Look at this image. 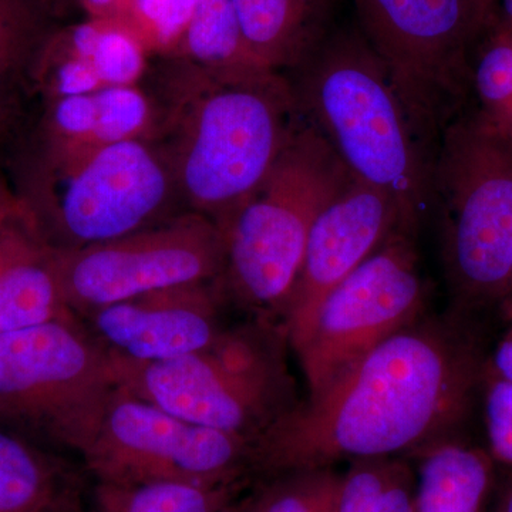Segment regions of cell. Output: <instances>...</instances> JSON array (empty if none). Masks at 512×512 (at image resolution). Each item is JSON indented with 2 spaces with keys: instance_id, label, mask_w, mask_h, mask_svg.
<instances>
[{
  "instance_id": "28",
  "label": "cell",
  "mask_w": 512,
  "mask_h": 512,
  "mask_svg": "<svg viewBox=\"0 0 512 512\" xmlns=\"http://www.w3.org/2000/svg\"><path fill=\"white\" fill-rule=\"evenodd\" d=\"M32 36L33 15L25 0H0V56L22 59Z\"/></svg>"
},
{
  "instance_id": "8",
  "label": "cell",
  "mask_w": 512,
  "mask_h": 512,
  "mask_svg": "<svg viewBox=\"0 0 512 512\" xmlns=\"http://www.w3.org/2000/svg\"><path fill=\"white\" fill-rule=\"evenodd\" d=\"M35 194L60 249L151 227L177 197L163 148L151 140L99 147L45 146Z\"/></svg>"
},
{
  "instance_id": "2",
  "label": "cell",
  "mask_w": 512,
  "mask_h": 512,
  "mask_svg": "<svg viewBox=\"0 0 512 512\" xmlns=\"http://www.w3.org/2000/svg\"><path fill=\"white\" fill-rule=\"evenodd\" d=\"M171 143L163 148L178 197L225 232L303 119L284 74L217 76L185 63Z\"/></svg>"
},
{
  "instance_id": "36",
  "label": "cell",
  "mask_w": 512,
  "mask_h": 512,
  "mask_svg": "<svg viewBox=\"0 0 512 512\" xmlns=\"http://www.w3.org/2000/svg\"><path fill=\"white\" fill-rule=\"evenodd\" d=\"M217 512H239L238 507H234V505H225L224 508L218 510Z\"/></svg>"
},
{
  "instance_id": "33",
  "label": "cell",
  "mask_w": 512,
  "mask_h": 512,
  "mask_svg": "<svg viewBox=\"0 0 512 512\" xmlns=\"http://www.w3.org/2000/svg\"><path fill=\"white\" fill-rule=\"evenodd\" d=\"M494 28L512 32V0H500L498 3L497 22Z\"/></svg>"
},
{
  "instance_id": "25",
  "label": "cell",
  "mask_w": 512,
  "mask_h": 512,
  "mask_svg": "<svg viewBox=\"0 0 512 512\" xmlns=\"http://www.w3.org/2000/svg\"><path fill=\"white\" fill-rule=\"evenodd\" d=\"M478 116L512 141V32L493 28L473 72Z\"/></svg>"
},
{
  "instance_id": "34",
  "label": "cell",
  "mask_w": 512,
  "mask_h": 512,
  "mask_svg": "<svg viewBox=\"0 0 512 512\" xmlns=\"http://www.w3.org/2000/svg\"><path fill=\"white\" fill-rule=\"evenodd\" d=\"M18 62L19 60L10 59V57L0 56V79H2V77H5L6 74L10 72V69H12V67H15V64Z\"/></svg>"
},
{
  "instance_id": "13",
  "label": "cell",
  "mask_w": 512,
  "mask_h": 512,
  "mask_svg": "<svg viewBox=\"0 0 512 512\" xmlns=\"http://www.w3.org/2000/svg\"><path fill=\"white\" fill-rule=\"evenodd\" d=\"M400 229L410 232L396 201L356 180L320 212L284 311V332L296 353L311 338L326 296Z\"/></svg>"
},
{
  "instance_id": "23",
  "label": "cell",
  "mask_w": 512,
  "mask_h": 512,
  "mask_svg": "<svg viewBox=\"0 0 512 512\" xmlns=\"http://www.w3.org/2000/svg\"><path fill=\"white\" fill-rule=\"evenodd\" d=\"M416 476L397 457L350 461L342 474L335 512H413Z\"/></svg>"
},
{
  "instance_id": "30",
  "label": "cell",
  "mask_w": 512,
  "mask_h": 512,
  "mask_svg": "<svg viewBox=\"0 0 512 512\" xmlns=\"http://www.w3.org/2000/svg\"><path fill=\"white\" fill-rule=\"evenodd\" d=\"M505 312L511 319V328L495 349L494 376L512 382V303H504Z\"/></svg>"
},
{
  "instance_id": "1",
  "label": "cell",
  "mask_w": 512,
  "mask_h": 512,
  "mask_svg": "<svg viewBox=\"0 0 512 512\" xmlns=\"http://www.w3.org/2000/svg\"><path fill=\"white\" fill-rule=\"evenodd\" d=\"M478 370L466 336L416 320L276 421L256 440L251 468L271 477L423 450L464 416Z\"/></svg>"
},
{
  "instance_id": "11",
  "label": "cell",
  "mask_w": 512,
  "mask_h": 512,
  "mask_svg": "<svg viewBox=\"0 0 512 512\" xmlns=\"http://www.w3.org/2000/svg\"><path fill=\"white\" fill-rule=\"evenodd\" d=\"M255 441L210 429L117 389L82 454L100 483H241Z\"/></svg>"
},
{
  "instance_id": "37",
  "label": "cell",
  "mask_w": 512,
  "mask_h": 512,
  "mask_svg": "<svg viewBox=\"0 0 512 512\" xmlns=\"http://www.w3.org/2000/svg\"><path fill=\"white\" fill-rule=\"evenodd\" d=\"M504 303H512V278H511L510 293H508V298L505 299ZM504 303H503V305H504Z\"/></svg>"
},
{
  "instance_id": "26",
  "label": "cell",
  "mask_w": 512,
  "mask_h": 512,
  "mask_svg": "<svg viewBox=\"0 0 512 512\" xmlns=\"http://www.w3.org/2000/svg\"><path fill=\"white\" fill-rule=\"evenodd\" d=\"M195 0H120L114 19L146 50L177 53L190 26Z\"/></svg>"
},
{
  "instance_id": "5",
  "label": "cell",
  "mask_w": 512,
  "mask_h": 512,
  "mask_svg": "<svg viewBox=\"0 0 512 512\" xmlns=\"http://www.w3.org/2000/svg\"><path fill=\"white\" fill-rule=\"evenodd\" d=\"M353 180L303 117L271 173L225 229L224 275L241 301L285 311L316 218Z\"/></svg>"
},
{
  "instance_id": "4",
  "label": "cell",
  "mask_w": 512,
  "mask_h": 512,
  "mask_svg": "<svg viewBox=\"0 0 512 512\" xmlns=\"http://www.w3.org/2000/svg\"><path fill=\"white\" fill-rule=\"evenodd\" d=\"M107 353L123 392L255 443L298 404L281 340L264 326L222 330L207 348L161 362Z\"/></svg>"
},
{
  "instance_id": "12",
  "label": "cell",
  "mask_w": 512,
  "mask_h": 512,
  "mask_svg": "<svg viewBox=\"0 0 512 512\" xmlns=\"http://www.w3.org/2000/svg\"><path fill=\"white\" fill-rule=\"evenodd\" d=\"M426 284L410 232L396 231L343 279L320 306L298 352L311 396L369 350L419 320Z\"/></svg>"
},
{
  "instance_id": "27",
  "label": "cell",
  "mask_w": 512,
  "mask_h": 512,
  "mask_svg": "<svg viewBox=\"0 0 512 512\" xmlns=\"http://www.w3.org/2000/svg\"><path fill=\"white\" fill-rule=\"evenodd\" d=\"M485 426L491 458L512 468V382L494 376L488 383Z\"/></svg>"
},
{
  "instance_id": "29",
  "label": "cell",
  "mask_w": 512,
  "mask_h": 512,
  "mask_svg": "<svg viewBox=\"0 0 512 512\" xmlns=\"http://www.w3.org/2000/svg\"><path fill=\"white\" fill-rule=\"evenodd\" d=\"M466 2L474 37L485 29L494 28L500 0H466Z\"/></svg>"
},
{
  "instance_id": "22",
  "label": "cell",
  "mask_w": 512,
  "mask_h": 512,
  "mask_svg": "<svg viewBox=\"0 0 512 512\" xmlns=\"http://www.w3.org/2000/svg\"><path fill=\"white\" fill-rule=\"evenodd\" d=\"M241 483L198 485L157 483H100L96 512H217L229 504Z\"/></svg>"
},
{
  "instance_id": "21",
  "label": "cell",
  "mask_w": 512,
  "mask_h": 512,
  "mask_svg": "<svg viewBox=\"0 0 512 512\" xmlns=\"http://www.w3.org/2000/svg\"><path fill=\"white\" fill-rule=\"evenodd\" d=\"M50 45L83 60L104 89L136 86L146 69V47L114 18H90L64 30Z\"/></svg>"
},
{
  "instance_id": "31",
  "label": "cell",
  "mask_w": 512,
  "mask_h": 512,
  "mask_svg": "<svg viewBox=\"0 0 512 512\" xmlns=\"http://www.w3.org/2000/svg\"><path fill=\"white\" fill-rule=\"evenodd\" d=\"M23 215H30L28 205L0 183V225Z\"/></svg>"
},
{
  "instance_id": "20",
  "label": "cell",
  "mask_w": 512,
  "mask_h": 512,
  "mask_svg": "<svg viewBox=\"0 0 512 512\" xmlns=\"http://www.w3.org/2000/svg\"><path fill=\"white\" fill-rule=\"evenodd\" d=\"M70 507L62 470L28 441L0 429V512Z\"/></svg>"
},
{
  "instance_id": "9",
  "label": "cell",
  "mask_w": 512,
  "mask_h": 512,
  "mask_svg": "<svg viewBox=\"0 0 512 512\" xmlns=\"http://www.w3.org/2000/svg\"><path fill=\"white\" fill-rule=\"evenodd\" d=\"M366 42L382 60L414 131L434 158L473 80L466 0H353Z\"/></svg>"
},
{
  "instance_id": "17",
  "label": "cell",
  "mask_w": 512,
  "mask_h": 512,
  "mask_svg": "<svg viewBox=\"0 0 512 512\" xmlns=\"http://www.w3.org/2000/svg\"><path fill=\"white\" fill-rule=\"evenodd\" d=\"M417 453L413 512H484L494 483L487 451L443 439Z\"/></svg>"
},
{
  "instance_id": "38",
  "label": "cell",
  "mask_w": 512,
  "mask_h": 512,
  "mask_svg": "<svg viewBox=\"0 0 512 512\" xmlns=\"http://www.w3.org/2000/svg\"><path fill=\"white\" fill-rule=\"evenodd\" d=\"M53 512H70V507L62 508V510H57V511H53Z\"/></svg>"
},
{
  "instance_id": "6",
  "label": "cell",
  "mask_w": 512,
  "mask_h": 512,
  "mask_svg": "<svg viewBox=\"0 0 512 512\" xmlns=\"http://www.w3.org/2000/svg\"><path fill=\"white\" fill-rule=\"evenodd\" d=\"M433 192L454 291L470 305L504 303L512 278L510 138L478 114L451 121L434 154Z\"/></svg>"
},
{
  "instance_id": "19",
  "label": "cell",
  "mask_w": 512,
  "mask_h": 512,
  "mask_svg": "<svg viewBox=\"0 0 512 512\" xmlns=\"http://www.w3.org/2000/svg\"><path fill=\"white\" fill-rule=\"evenodd\" d=\"M177 53L187 63L217 76L247 77L271 72L248 53L235 0H195L190 26Z\"/></svg>"
},
{
  "instance_id": "3",
  "label": "cell",
  "mask_w": 512,
  "mask_h": 512,
  "mask_svg": "<svg viewBox=\"0 0 512 512\" xmlns=\"http://www.w3.org/2000/svg\"><path fill=\"white\" fill-rule=\"evenodd\" d=\"M292 73L302 116L350 175L392 197L407 229L416 231L434 200L433 157L362 33H329Z\"/></svg>"
},
{
  "instance_id": "18",
  "label": "cell",
  "mask_w": 512,
  "mask_h": 512,
  "mask_svg": "<svg viewBox=\"0 0 512 512\" xmlns=\"http://www.w3.org/2000/svg\"><path fill=\"white\" fill-rule=\"evenodd\" d=\"M153 107L136 86L107 87L70 97L64 106V127L82 147L151 140L156 128Z\"/></svg>"
},
{
  "instance_id": "7",
  "label": "cell",
  "mask_w": 512,
  "mask_h": 512,
  "mask_svg": "<svg viewBox=\"0 0 512 512\" xmlns=\"http://www.w3.org/2000/svg\"><path fill=\"white\" fill-rule=\"evenodd\" d=\"M117 389L109 353L73 316L0 335V420L83 454Z\"/></svg>"
},
{
  "instance_id": "32",
  "label": "cell",
  "mask_w": 512,
  "mask_h": 512,
  "mask_svg": "<svg viewBox=\"0 0 512 512\" xmlns=\"http://www.w3.org/2000/svg\"><path fill=\"white\" fill-rule=\"evenodd\" d=\"M90 18H113L120 0H79Z\"/></svg>"
},
{
  "instance_id": "24",
  "label": "cell",
  "mask_w": 512,
  "mask_h": 512,
  "mask_svg": "<svg viewBox=\"0 0 512 512\" xmlns=\"http://www.w3.org/2000/svg\"><path fill=\"white\" fill-rule=\"evenodd\" d=\"M342 474L333 467L305 468L269 477L239 512H335Z\"/></svg>"
},
{
  "instance_id": "16",
  "label": "cell",
  "mask_w": 512,
  "mask_h": 512,
  "mask_svg": "<svg viewBox=\"0 0 512 512\" xmlns=\"http://www.w3.org/2000/svg\"><path fill=\"white\" fill-rule=\"evenodd\" d=\"M249 55L271 72L298 69L329 35L335 0H235Z\"/></svg>"
},
{
  "instance_id": "35",
  "label": "cell",
  "mask_w": 512,
  "mask_h": 512,
  "mask_svg": "<svg viewBox=\"0 0 512 512\" xmlns=\"http://www.w3.org/2000/svg\"><path fill=\"white\" fill-rule=\"evenodd\" d=\"M501 512H512V485L510 490L507 491V495H505L503 511Z\"/></svg>"
},
{
  "instance_id": "10",
  "label": "cell",
  "mask_w": 512,
  "mask_h": 512,
  "mask_svg": "<svg viewBox=\"0 0 512 512\" xmlns=\"http://www.w3.org/2000/svg\"><path fill=\"white\" fill-rule=\"evenodd\" d=\"M56 261L67 308L89 315L146 293L214 281L225 274L227 238L210 218L190 212L111 241L56 248Z\"/></svg>"
},
{
  "instance_id": "15",
  "label": "cell",
  "mask_w": 512,
  "mask_h": 512,
  "mask_svg": "<svg viewBox=\"0 0 512 512\" xmlns=\"http://www.w3.org/2000/svg\"><path fill=\"white\" fill-rule=\"evenodd\" d=\"M64 302L56 248L32 215L0 225V335L72 318Z\"/></svg>"
},
{
  "instance_id": "14",
  "label": "cell",
  "mask_w": 512,
  "mask_h": 512,
  "mask_svg": "<svg viewBox=\"0 0 512 512\" xmlns=\"http://www.w3.org/2000/svg\"><path fill=\"white\" fill-rule=\"evenodd\" d=\"M97 342L134 362H161L210 346L222 329L210 282L161 289L89 313Z\"/></svg>"
}]
</instances>
